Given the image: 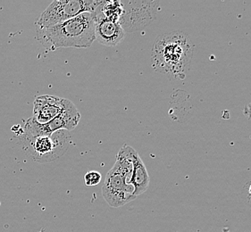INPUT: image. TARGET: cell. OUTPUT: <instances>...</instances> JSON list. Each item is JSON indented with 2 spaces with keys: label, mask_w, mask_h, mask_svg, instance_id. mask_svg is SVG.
Segmentation results:
<instances>
[{
  "label": "cell",
  "mask_w": 251,
  "mask_h": 232,
  "mask_svg": "<svg viewBox=\"0 0 251 232\" xmlns=\"http://www.w3.org/2000/svg\"><path fill=\"white\" fill-rule=\"evenodd\" d=\"M36 38L49 51L60 47L89 48L95 41V14L84 13L52 27L38 28Z\"/></svg>",
  "instance_id": "6da1fadb"
},
{
  "label": "cell",
  "mask_w": 251,
  "mask_h": 232,
  "mask_svg": "<svg viewBox=\"0 0 251 232\" xmlns=\"http://www.w3.org/2000/svg\"><path fill=\"white\" fill-rule=\"evenodd\" d=\"M193 49L190 37L182 31L162 34L152 48V66L158 72L184 75L191 64Z\"/></svg>",
  "instance_id": "7a4b0ae2"
},
{
  "label": "cell",
  "mask_w": 251,
  "mask_h": 232,
  "mask_svg": "<svg viewBox=\"0 0 251 232\" xmlns=\"http://www.w3.org/2000/svg\"><path fill=\"white\" fill-rule=\"evenodd\" d=\"M69 131H58L50 135L28 136L23 134L20 141L26 154L39 162L55 161L62 157L70 145Z\"/></svg>",
  "instance_id": "3957f363"
},
{
  "label": "cell",
  "mask_w": 251,
  "mask_h": 232,
  "mask_svg": "<svg viewBox=\"0 0 251 232\" xmlns=\"http://www.w3.org/2000/svg\"><path fill=\"white\" fill-rule=\"evenodd\" d=\"M103 3L100 0H54L40 15L37 25L39 29H44L84 13H95Z\"/></svg>",
  "instance_id": "277c9868"
},
{
  "label": "cell",
  "mask_w": 251,
  "mask_h": 232,
  "mask_svg": "<svg viewBox=\"0 0 251 232\" xmlns=\"http://www.w3.org/2000/svg\"><path fill=\"white\" fill-rule=\"evenodd\" d=\"M80 119V112L73 102L65 98L64 107L58 116L46 124H40L32 118L28 119L24 126V134L28 136L50 135L58 131L75 130Z\"/></svg>",
  "instance_id": "5b68a950"
},
{
  "label": "cell",
  "mask_w": 251,
  "mask_h": 232,
  "mask_svg": "<svg viewBox=\"0 0 251 232\" xmlns=\"http://www.w3.org/2000/svg\"><path fill=\"white\" fill-rule=\"evenodd\" d=\"M123 15L119 23L127 31L141 30L156 19L159 3L156 1H121Z\"/></svg>",
  "instance_id": "8992f818"
},
{
  "label": "cell",
  "mask_w": 251,
  "mask_h": 232,
  "mask_svg": "<svg viewBox=\"0 0 251 232\" xmlns=\"http://www.w3.org/2000/svg\"><path fill=\"white\" fill-rule=\"evenodd\" d=\"M102 195L111 207L117 208L135 199L134 187L126 181L123 173L113 166L106 174Z\"/></svg>",
  "instance_id": "52a82bcc"
},
{
  "label": "cell",
  "mask_w": 251,
  "mask_h": 232,
  "mask_svg": "<svg viewBox=\"0 0 251 232\" xmlns=\"http://www.w3.org/2000/svg\"><path fill=\"white\" fill-rule=\"evenodd\" d=\"M65 98L56 96L43 95L37 96L34 100L32 119L40 123L46 124L60 114L63 110Z\"/></svg>",
  "instance_id": "ba28073f"
},
{
  "label": "cell",
  "mask_w": 251,
  "mask_h": 232,
  "mask_svg": "<svg viewBox=\"0 0 251 232\" xmlns=\"http://www.w3.org/2000/svg\"><path fill=\"white\" fill-rule=\"evenodd\" d=\"M126 31L119 23L95 15V40L106 46H117L125 38Z\"/></svg>",
  "instance_id": "9c48e42d"
},
{
  "label": "cell",
  "mask_w": 251,
  "mask_h": 232,
  "mask_svg": "<svg viewBox=\"0 0 251 232\" xmlns=\"http://www.w3.org/2000/svg\"><path fill=\"white\" fill-rule=\"evenodd\" d=\"M131 184L134 187V195L136 197L144 193L150 185V176L147 168L137 152L133 157Z\"/></svg>",
  "instance_id": "30bf717a"
},
{
  "label": "cell",
  "mask_w": 251,
  "mask_h": 232,
  "mask_svg": "<svg viewBox=\"0 0 251 232\" xmlns=\"http://www.w3.org/2000/svg\"><path fill=\"white\" fill-rule=\"evenodd\" d=\"M102 180L100 172L97 171H90L84 175V182L88 187H94L100 184Z\"/></svg>",
  "instance_id": "8fae6325"
},
{
  "label": "cell",
  "mask_w": 251,
  "mask_h": 232,
  "mask_svg": "<svg viewBox=\"0 0 251 232\" xmlns=\"http://www.w3.org/2000/svg\"><path fill=\"white\" fill-rule=\"evenodd\" d=\"M250 192H251V187H250Z\"/></svg>",
  "instance_id": "7c38bea8"
}]
</instances>
